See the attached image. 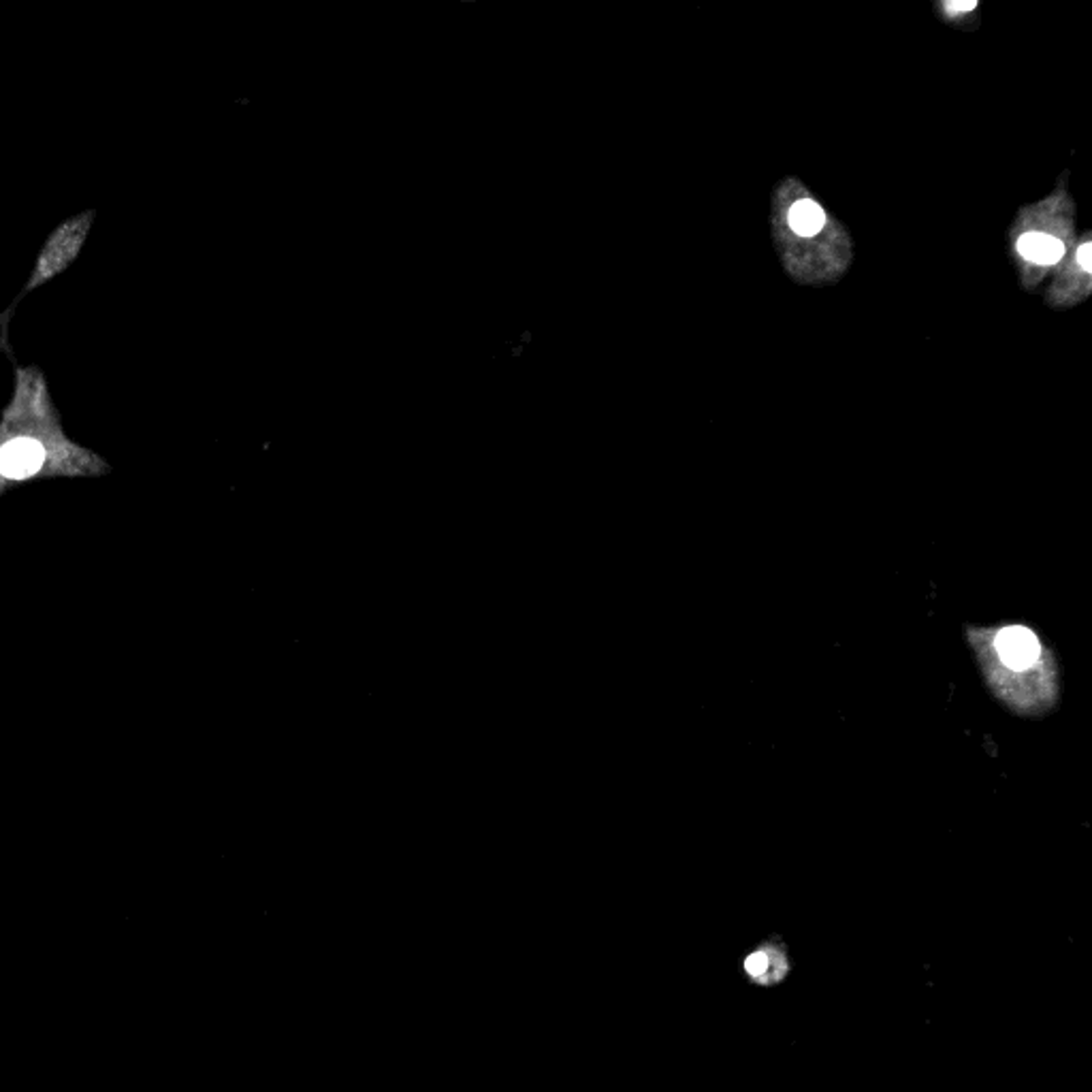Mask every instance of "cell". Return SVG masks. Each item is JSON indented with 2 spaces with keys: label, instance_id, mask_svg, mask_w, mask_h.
Returning <instances> with one entry per match:
<instances>
[{
  "label": "cell",
  "instance_id": "cell-1",
  "mask_svg": "<svg viewBox=\"0 0 1092 1092\" xmlns=\"http://www.w3.org/2000/svg\"><path fill=\"white\" fill-rule=\"evenodd\" d=\"M90 220H92V211H88V214H81L77 218H73V220H66L52 237H49V241L46 243V248H43L39 260H36L33 276H30L28 284L24 286L22 295L15 299V303L11 305V310L7 311V314L0 318V321H3L5 335H7V321H9L11 311H14V308L17 305V301H22V299L26 297L30 291L36 289V286L43 282H47L49 278H54L56 273H60L65 267L73 263V259L77 257L81 243H84V237L88 235Z\"/></svg>",
  "mask_w": 1092,
  "mask_h": 1092
},
{
  "label": "cell",
  "instance_id": "cell-5",
  "mask_svg": "<svg viewBox=\"0 0 1092 1092\" xmlns=\"http://www.w3.org/2000/svg\"><path fill=\"white\" fill-rule=\"evenodd\" d=\"M788 220H790L791 230H796V233L802 237H811V235H817L823 229L826 216H823V209L815 201L804 199V201H798L791 205Z\"/></svg>",
  "mask_w": 1092,
  "mask_h": 1092
},
{
  "label": "cell",
  "instance_id": "cell-3",
  "mask_svg": "<svg viewBox=\"0 0 1092 1092\" xmlns=\"http://www.w3.org/2000/svg\"><path fill=\"white\" fill-rule=\"evenodd\" d=\"M46 451L39 442L30 438L11 440L0 448V474L7 478L22 480L41 470Z\"/></svg>",
  "mask_w": 1092,
  "mask_h": 1092
},
{
  "label": "cell",
  "instance_id": "cell-6",
  "mask_svg": "<svg viewBox=\"0 0 1092 1092\" xmlns=\"http://www.w3.org/2000/svg\"><path fill=\"white\" fill-rule=\"evenodd\" d=\"M766 969H769V956H766V954H753V956H749L747 971L751 973V975H762Z\"/></svg>",
  "mask_w": 1092,
  "mask_h": 1092
},
{
  "label": "cell",
  "instance_id": "cell-4",
  "mask_svg": "<svg viewBox=\"0 0 1092 1092\" xmlns=\"http://www.w3.org/2000/svg\"><path fill=\"white\" fill-rule=\"evenodd\" d=\"M1018 250L1026 260H1033V263L1039 265L1058 263L1065 254V246L1060 240L1041 233H1026L1018 241Z\"/></svg>",
  "mask_w": 1092,
  "mask_h": 1092
},
{
  "label": "cell",
  "instance_id": "cell-7",
  "mask_svg": "<svg viewBox=\"0 0 1092 1092\" xmlns=\"http://www.w3.org/2000/svg\"><path fill=\"white\" fill-rule=\"evenodd\" d=\"M1090 254H1092V246H1090V243H1084V246L1079 248V252H1077V260H1079V265H1082L1086 271H1090V270H1092Z\"/></svg>",
  "mask_w": 1092,
  "mask_h": 1092
},
{
  "label": "cell",
  "instance_id": "cell-2",
  "mask_svg": "<svg viewBox=\"0 0 1092 1092\" xmlns=\"http://www.w3.org/2000/svg\"><path fill=\"white\" fill-rule=\"evenodd\" d=\"M992 648H995L1001 664L1005 668H1012L1015 672L1028 670V668L1037 664L1041 658L1039 638L1031 629L1022 626L1003 628L1001 632H996Z\"/></svg>",
  "mask_w": 1092,
  "mask_h": 1092
},
{
  "label": "cell",
  "instance_id": "cell-8",
  "mask_svg": "<svg viewBox=\"0 0 1092 1092\" xmlns=\"http://www.w3.org/2000/svg\"><path fill=\"white\" fill-rule=\"evenodd\" d=\"M947 7H950V9H956V11H963V9H973V7H975V0H973V3H960V5H947Z\"/></svg>",
  "mask_w": 1092,
  "mask_h": 1092
}]
</instances>
